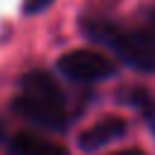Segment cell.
<instances>
[{"label":"cell","instance_id":"cell-5","mask_svg":"<svg viewBox=\"0 0 155 155\" xmlns=\"http://www.w3.org/2000/svg\"><path fill=\"white\" fill-rule=\"evenodd\" d=\"M7 155H70V153L58 140L24 131V133H15L7 140Z\"/></svg>","mask_w":155,"mask_h":155},{"label":"cell","instance_id":"cell-9","mask_svg":"<svg viewBox=\"0 0 155 155\" xmlns=\"http://www.w3.org/2000/svg\"><path fill=\"white\" fill-rule=\"evenodd\" d=\"M114 155H145V153L138 150V148H128V150H119V153H114Z\"/></svg>","mask_w":155,"mask_h":155},{"label":"cell","instance_id":"cell-4","mask_svg":"<svg viewBox=\"0 0 155 155\" xmlns=\"http://www.w3.org/2000/svg\"><path fill=\"white\" fill-rule=\"evenodd\" d=\"M128 133V121L121 116H104L97 124H92L90 128H85L78 136V148L82 153H97L102 148H107L109 143L121 140Z\"/></svg>","mask_w":155,"mask_h":155},{"label":"cell","instance_id":"cell-6","mask_svg":"<svg viewBox=\"0 0 155 155\" xmlns=\"http://www.w3.org/2000/svg\"><path fill=\"white\" fill-rule=\"evenodd\" d=\"M114 99H116L119 104L138 111V116L143 119V124H145V126L150 128V133L155 136V94H153L148 87H143V85H126V87H121V90L116 92Z\"/></svg>","mask_w":155,"mask_h":155},{"label":"cell","instance_id":"cell-1","mask_svg":"<svg viewBox=\"0 0 155 155\" xmlns=\"http://www.w3.org/2000/svg\"><path fill=\"white\" fill-rule=\"evenodd\" d=\"M82 34L111 51L124 65L155 73V15L138 22H121L107 15H82Z\"/></svg>","mask_w":155,"mask_h":155},{"label":"cell","instance_id":"cell-7","mask_svg":"<svg viewBox=\"0 0 155 155\" xmlns=\"http://www.w3.org/2000/svg\"><path fill=\"white\" fill-rule=\"evenodd\" d=\"M56 0H24L22 2V15L24 17H34V15H41L46 12Z\"/></svg>","mask_w":155,"mask_h":155},{"label":"cell","instance_id":"cell-3","mask_svg":"<svg viewBox=\"0 0 155 155\" xmlns=\"http://www.w3.org/2000/svg\"><path fill=\"white\" fill-rule=\"evenodd\" d=\"M56 70L58 75H63L75 85H97L114 78L119 70V63L94 48H75L58 58Z\"/></svg>","mask_w":155,"mask_h":155},{"label":"cell","instance_id":"cell-2","mask_svg":"<svg viewBox=\"0 0 155 155\" xmlns=\"http://www.w3.org/2000/svg\"><path fill=\"white\" fill-rule=\"evenodd\" d=\"M10 109L29 126L48 133H63L73 121L68 97L46 68H31L17 80V94Z\"/></svg>","mask_w":155,"mask_h":155},{"label":"cell","instance_id":"cell-8","mask_svg":"<svg viewBox=\"0 0 155 155\" xmlns=\"http://www.w3.org/2000/svg\"><path fill=\"white\" fill-rule=\"evenodd\" d=\"M7 143V121L0 116V145H5Z\"/></svg>","mask_w":155,"mask_h":155}]
</instances>
